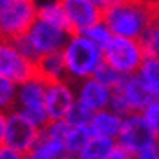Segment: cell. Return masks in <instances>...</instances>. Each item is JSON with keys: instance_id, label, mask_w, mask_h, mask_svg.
Instances as JSON below:
<instances>
[{"instance_id": "1", "label": "cell", "mask_w": 159, "mask_h": 159, "mask_svg": "<svg viewBox=\"0 0 159 159\" xmlns=\"http://www.w3.org/2000/svg\"><path fill=\"white\" fill-rule=\"evenodd\" d=\"M157 20V6L150 0H122L102 13V22L113 36L139 39L145 29Z\"/></svg>"}, {"instance_id": "2", "label": "cell", "mask_w": 159, "mask_h": 159, "mask_svg": "<svg viewBox=\"0 0 159 159\" xmlns=\"http://www.w3.org/2000/svg\"><path fill=\"white\" fill-rule=\"evenodd\" d=\"M70 36L72 34L68 30L36 18L34 23L30 25V29L22 38H18V39L11 41V43L15 45V48L22 54L23 57L36 63L38 59L43 57V56L61 52L65 48V45Z\"/></svg>"}, {"instance_id": "3", "label": "cell", "mask_w": 159, "mask_h": 159, "mask_svg": "<svg viewBox=\"0 0 159 159\" xmlns=\"http://www.w3.org/2000/svg\"><path fill=\"white\" fill-rule=\"evenodd\" d=\"M61 54L65 61L66 77L79 80L89 79L97 66L102 63V50L80 34H72L68 38Z\"/></svg>"}, {"instance_id": "4", "label": "cell", "mask_w": 159, "mask_h": 159, "mask_svg": "<svg viewBox=\"0 0 159 159\" xmlns=\"http://www.w3.org/2000/svg\"><path fill=\"white\" fill-rule=\"evenodd\" d=\"M100 50L102 61L123 77L134 75L145 59L139 43L136 39H127V38L111 36L106 47H102Z\"/></svg>"}, {"instance_id": "5", "label": "cell", "mask_w": 159, "mask_h": 159, "mask_svg": "<svg viewBox=\"0 0 159 159\" xmlns=\"http://www.w3.org/2000/svg\"><path fill=\"white\" fill-rule=\"evenodd\" d=\"M36 0H9L0 9V39L22 38L36 20Z\"/></svg>"}, {"instance_id": "6", "label": "cell", "mask_w": 159, "mask_h": 159, "mask_svg": "<svg viewBox=\"0 0 159 159\" xmlns=\"http://www.w3.org/2000/svg\"><path fill=\"white\" fill-rule=\"evenodd\" d=\"M45 84L38 77L23 82L16 88V111H20L32 125L41 130L48 123V116L45 111Z\"/></svg>"}, {"instance_id": "7", "label": "cell", "mask_w": 159, "mask_h": 159, "mask_svg": "<svg viewBox=\"0 0 159 159\" xmlns=\"http://www.w3.org/2000/svg\"><path fill=\"white\" fill-rule=\"evenodd\" d=\"M39 134H41V130L36 125H32L20 111L11 109L6 113L4 147H9L20 154H27L38 143Z\"/></svg>"}, {"instance_id": "8", "label": "cell", "mask_w": 159, "mask_h": 159, "mask_svg": "<svg viewBox=\"0 0 159 159\" xmlns=\"http://www.w3.org/2000/svg\"><path fill=\"white\" fill-rule=\"evenodd\" d=\"M0 77L20 86L36 77L34 63L23 57L11 41L0 39Z\"/></svg>"}, {"instance_id": "9", "label": "cell", "mask_w": 159, "mask_h": 159, "mask_svg": "<svg viewBox=\"0 0 159 159\" xmlns=\"http://www.w3.org/2000/svg\"><path fill=\"white\" fill-rule=\"evenodd\" d=\"M157 141V134L143 122L141 115H127L116 136V145L134 157L143 147Z\"/></svg>"}, {"instance_id": "10", "label": "cell", "mask_w": 159, "mask_h": 159, "mask_svg": "<svg viewBox=\"0 0 159 159\" xmlns=\"http://www.w3.org/2000/svg\"><path fill=\"white\" fill-rule=\"evenodd\" d=\"M65 13L72 34H80L91 25L102 22V13L91 0H57Z\"/></svg>"}, {"instance_id": "11", "label": "cell", "mask_w": 159, "mask_h": 159, "mask_svg": "<svg viewBox=\"0 0 159 159\" xmlns=\"http://www.w3.org/2000/svg\"><path fill=\"white\" fill-rule=\"evenodd\" d=\"M73 102H75V93L66 80L50 82L45 86V111L48 116V122L65 120Z\"/></svg>"}, {"instance_id": "12", "label": "cell", "mask_w": 159, "mask_h": 159, "mask_svg": "<svg viewBox=\"0 0 159 159\" xmlns=\"http://www.w3.org/2000/svg\"><path fill=\"white\" fill-rule=\"evenodd\" d=\"M113 93L118 95V97L122 98V102L125 104V107L129 111V115H139L148 104H152L154 100H157L156 97H152V95L141 86V82L138 80L136 75L123 77L122 84L118 88H115Z\"/></svg>"}, {"instance_id": "13", "label": "cell", "mask_w": 159, "mask_h": 159, "mask_svg": "<svg viewBox=\"0 0 159 159\" xmlns=\"http://www.w3.org/2000/svg\"><path fill=\"white\" fill-rule=\"evenodd\" d=\"M75 100L80 106H84L88 111L91 113H98L104 109H109V102H111V89L106 86L98 84L95 79H86L79 84L77 89V97Z\"/></svg>"}, {"instance_id": "14", "label": "cell", "mask_w": 159, "mask_h": 159, "mask_svg": "<svg viewBox=\"0 0 159 159\" xmlns=\"http://www.w3.org/2000/svg\"><path fill=\"white\" fill-rule=\"evenodd\" d=\"M123 118L113 113L111 109H104L98 113H93L91 120L88 123V129L91 132V136H100V138H111L116 139L118 132L122 129Z\"/></svg>"}, {"instance_id": "15", "label": "cell", "mask_w": 159, "mask_h": 159, "mask_svg": "<svg viewBox=\"0 0 159 159\" xmlns=\"http://www.w3.org/2000/svg\"><path fill=\"white\" fill-rule=\"evenodd\" d=\"M34 68H36V77L39 80H43L45 84L66 80L65 61H63V54L61 52L39 57L34 63Z\"/></svg>"}, {"instance_id": "16", "label": "cell", "mask_w": 159, "mask_h": 159, "mask_svg": "<svg viewBox=\"0 0 159 159\" xmlns=\"http://www.w3.org/2000/svg\"><path fill=\"white\" fill-rule=\"evenodd\" d=\"M134 75L141 82V86L152 97L157 98V95H159V61H157V57H145Z\"/></svg>"}, {"instance_id": "17", "label": "cell", "mask_w": 159, "mask_h": 159, "mask_svg": "<svg viewBox=\"0 0 159 159\" xmlns=\"http://www.w3.org/2000/svg\"><path fill=\"white\" fill-rule=\"evenodd\" d=\"M23 159H68V157H66L63 143L41 138V134H39L38 143L27 154H23Z\"/></svg>"}, {"instance_id": "18", "label": "cell", "mask_w": 159, "mask_h": 159, "mask_svg": "<svg viewBox=\"0 0 159 159\" xmlns=\"http://www.w3.org/2000/svg\"><path fill=\"white\" fill-rule=\"evenodd\" d=\"M116 147V139L111 138L91 136L82 150L75 156V159H106Z\"/></svg>"}, {"instance_id": "19", "label": "cell", "mask_w": 159, "mask_h": 159, "mask_svg": "<svg viewBox=\"0 0 159 159\" xmlns=\"http://www.w3.org/2000/svg\"><path fill=\"white\" fill-rule=\"evenodd\" d=\"M91 138V132L86 127H70L68 134H66L65 141H63V147H65L66 157L68 159H75V156L82 150V147L89 141Z\"/></svg>"}, {"instance_id": "20", "label": "cell", "mask_w": 159, "mask_h": 159, "mask_svg": "<svg viewBox=\"0 0 159 159\" xmlns=\"http://www.w3.org/2000/svg\"><path fill=\"white\" fill-rule=\"evenodd\" d=\"M36 18L43 20V22H48V23H52V25H57V27L68 30V32L72 34L70 25H68V20H66V16H65V13H63L61 6H59V2H48V4L39 6L38 11H36Z\"/></svg>"}, {"instance_id": "21", "label": "cell", "mask_w": 159, "mask_h": 159, "mask_svg": "<svg viewBox=\"0 0 159 159\" xmlns=\"http://www.w3.org/2000/svg\"><path fill=\"white\" fill-rule=\"evenodd\" d=\"M138 43L143 50L145 57H157V50H159V29H157V20L152 22L145 32L141 34V38L138 39Z\"/></svg>"}, {"instance_id": "22", "label": "cell", "mask_w": 159, "mask_h": 159, "mask_svg": "<svg viewBox=\"0 0 159 159\" xmlns=\"http://www.w3.org/2000/svg\"><path fill=\"white\" fill-rule=\"evenodd\" d=\"M91 79H95L98 84H102V86L109 88L111 91L115 89V88H118L120 84H122L123 80V75H120L118 72H115L111 66H107L104 61H102L100 65L97 66V70L93 72V75H91Z\"/></svg>"}, {"instance_id": "23", "label": "cell", "mask_w": 159, "mask_h": 159, "mask_svg": "<svg viewBox=\"0 0 159 159\" xmlns=\"http://www.w3.org/2000/svg\"><path fill=\"white\" fill-rule=\"evenodd\" d=\"M80 36H84L86 39H89L91 43H95L98 48H102V47H106V43H107L109 39H111V30L107 29V25L104 22H98L95 23V25H91L89 29L82 30L80 32Z\"/></svg>"}, {"instance_id": "24", "label": "cell", "mask_w": 159, "mask_h": 159, "mask_svg": "<svg viewBox=\"0 0 159 159\" xmlns=\"http://www.w3.org/2000/svg\"><path fill=\"white\" fill-rule=\"evenodd\" d=\"M91 116H93L91 111H88L84 106H80L79 102L75 100L73 106L70 107V111L66 113L65 122L70 127H86L88 123H89V120H91Z\"/></svg>"}, {"instance_id": "25", "label": "cell", "mask_w": 159, "mask_h": 159, "mask_svg": "<svg viewBox=\"0 0 159 159\" xmlns=\"http://www.w3.org/2000/svg\"><path fill=\"white\" fill-rule=\"evenodd\" d=\"M16 84L11 80L0 77V113H7L11 109H15L16 102Z\"/></svg>"}, {"instance_id": "26", "label": "cell", "mask_w": 159, "mask_h": 159, "mask_svg": "<svg viewBox=\"0 0 159 159\" xmlns=\"http://www.w3.org/2000/svg\"><path fill=\"white\" fill-rule=\"evenodd\" d=\"M139 115L143 118V122L150 127V130H154L157 134L159 132V104H157V100H154L152 104H148Z\"/></svg>"}, {"instance_id": "27", "label": "cell", "mask_w": 159, "mask_h": 159, "mask_svg": "<svg viewBox=\"0 0 159 159\" xmlns=\"http://www.w3.org/2000/svg\"><path fill=\"white\" fill-rule=\"evenodd\" d=\"M134 159H159V148H157V141L156 143H150L143 147L141 150L138 152Z\"/></svg>"}, {"instance_id": "28", "label": "cell", "mask_w": 159, "mask_h": 159, "mask_svg": "<svg viewBox=\"0 0 159 159\" xmlns=\"http://www.w3.org/2000/svg\"><path fill=\"white\" fill-rule=\"evenodd\" d=\"M95 6L98 7V11L100 13H106L107 9H111V7H115L116 4H120L122 0H91Z\"/></svg>"}, {"instance_id": "29", "label": "cell", "mask_w": 159, "mask_h": 159, "mask_svg": "<svg viewBox=\"0 0 159 159\" xmlns=\"http://www.w3.org/2000/svg\"><path fill=\"white\" fill-rule=\"evenodd\" d=\"M0 159H23V154L13 150L9 147H0Z\"/></svg>"}, {"instance_id": "30", "label": "cell", "mask_w": 159, "mask_h": 159, "mask_svg": "<svg viewBox=\"0 0 159 159\" xmlns=\"http://www.w3.org/2000/svg\"><path fill=\"white\" fill-rule=\"evenodd\" d=\"M106 159H134V157L130 156L129 152H125L123 148H120V147L116 145L115 148H113V152H111Z\"/></svg>"}, {"instance_id": "31", "label": "cell", "mask_w": 159, "mask_h": 159, "mask_svg": "<svg viewBox=\"0 0 159 159\" xmlns=\"http://www.w3.org/2000/svg\"><path fill=\"white\" fill-rule=\"evenodd\" d=\"M4 129H6V113H0V147H4Z\"/></svg>"}, {"instance_id": "32", "label": "cell", "mask_w": 159, "mask_h": 159, "mask_svg": "<svg viewBox=\"0 0 159 159\" xmlns=\"http://www.w3.org/2000/svg\"><path fill=\"white\" fill-rule=\"evenodd\" d=\"M7 2H9V0H0V9L4 7V6H6V4H7Z\"/></svg>"}]
</instances>
